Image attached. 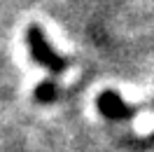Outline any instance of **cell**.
Here are the masks:
<instances>
[{"mask_svg": "<svg viewBox=\"0 0 154 152\" xmlns=\"http://www.w3.org/2000/svg\"><path fill=\"white\" fill-rule=\"evenodd\" d=\"M140 108H145V105H128L124 98L117 94V91H112V89H107V91H103V94L98 96V110L103 112V117L112 119V122L131 119Z\"/></svg>", "mask_w": 154, "mask_h": 152, "instance_id": "obj_2", "label": "cell"}, {"mask_svg": "<svg viewBox=\"0 0 154 152\" xmlns=\"http://www.w3.org/2000/svg\"><path fill=\"white\" fill-rule=\"evenodd\" d=\"M33 98L38 101V103H54L58 98V87L47 80V82H42V84L35 87V91H33Z\"/></svg>", "mask_w": 154, "mask_h": 152, "instance_id": "obj_3", "label": "cell"}, {"mask_svg": "<svg viewBox=\"0 0 154 152\" xmlns=\"http://www.w3.org/2000/svg\"><path fill=\"white\" fill-rule=\"evenodd\" d=\"M26 42H28L33 61L40 63V66H45L51 75H61V73L70 66V61L63 59L56 49L47 42V35H45V30L40 28L38 24H30L28 26V30H26Z\"/></svg>", "mask_w": 154, "mask_h": 152, "instance_id": "obj_1", "label": "cell"}]
</instances>
